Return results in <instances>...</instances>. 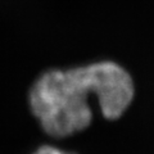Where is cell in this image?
<instances>
[{
  "label": "cell",
  "mask_w": 154,
  "mask_h": 154,
  "mask_svg": "<svg viewBox=\"0 0 154 154\" xmlns=\"http://www.w3.org/2000/svg\"><path fill=\"white\" fill-rule=\"evenodd\" d=\"M32 154H73V153H68V152H64L59 148H55V146H50V145H44L41 148H38L36 152H33Z\"/></svg>",
  "instance_id": "obj_2"
},
{
  "label": "cell",
  "mask_w": 154,
  "mask_h": 154,
  "mask_svg": "<svg viewBox=\"0 0 154 154\" xmlns=\"http://www.w3.org/2000/svg\"><path fill=\"white\" fill-rule=\"evenodd\" d=\"M93 95L104 117L117 119L134 99L131 76L113 62L50 71L32 86L30 105L42 130L62 139L89 127L93 119L89 98Z\"/></svg>",
  "instance_id": "obj_1"
}]
</instances>
